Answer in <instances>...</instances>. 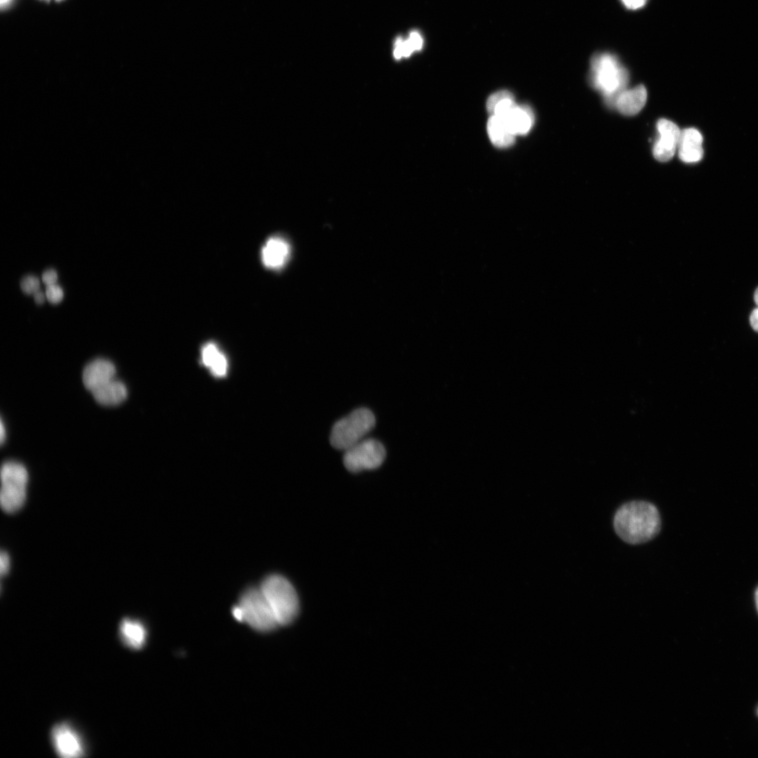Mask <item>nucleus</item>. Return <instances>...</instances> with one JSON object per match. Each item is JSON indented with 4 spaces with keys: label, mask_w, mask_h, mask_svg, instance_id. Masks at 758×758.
Here are the masks:
<instances>
[{
    "label": "nucleus",
    "mask_w": 758,
    "mask_h": 758,
    "mask_svg": "<svg viewBox=\"0 0 758 758\" xmlns=\"http://www.w3.org/2000/svg\"><path fill=\"white\" fill-rule=\"evenodd\" d=\"M617 535L632 544L646 543L657 536L661 528L658 509L651 503L636 500L628 502L618 508L613 518Z\"/></svg>",
    "instance_id": "nucleus-1"
},
{
    "label": "nucleus",
    "mask_w": 758,
    "mask_h": 758,
    "mask_svg": "<svg viewBox=\"0 0 758 758\" xmlns=\"http://www.w3.org/2000/svg\"><path fill=\"white\" fill-rule=\"evenodd\" d=\"M628 72L618 58L611 53L596 54L590 62L591 84L614 107L618 96L626 88Z\"/></svg>",
    "instance_id": "nucleus-2"
},
{
    "label": "nucleus",
    "mask_w": 758,
    "mask_h": 758,
    "mask_svg": "<svg viewBox=\"0 0 758 758\" xmlns=\"http://www.w3.org/2000/svg\"><path fill=\"white\" fill-rule=\"evenodd\" d=\"M267 601L279 626L291 623L297 616L299 601L291 583L274 574L265 578L259 586Z\"/></svg>",
    "instance_id": "nucleus-3"
},
{
    "label": "nucleus",
    "mask_w": 758,
    "mask_h": 758,
    "mask_svg": "<svg viewBox=\"0 0 758 758\" xmlns=\"http://www.w3.org/2000/svg\"><path fill=\"white\" fill-rule=\"evenodd\" d=\"M375 425V418L371 410L357 408L333 425L330 443L333 448L345 451L364 439Z\"/></svg>",
    "instance_id": "nucleus-4"
},
{
    "label": "nucleus",
    "mask_w": 758,
    "mask_h": 758,
    "mask_svg": "<svg viewBox=\"0 0 758 758\" xmlns=\"http://www.w3.org/2000/svg\"><path fill=\"white\" fill-rule=\"evenodd\" d=\"M28 477L26 467L20 463L7 461L2 465L0 503L4 511L13 513L24 505Z\"/></svg>",
    "instance_id": "nucleus-5"
},
{
    "label": "nucleus",
    "mask_w": 758,
    "mask_h": 758,
    "mask_svg": "<svg viewBox=\"0 0 758 758\" xmlns=\"http://www.w3.org/2000/svg\"><path fill=\"white\" fill-rule=\"evenodd\" d=\"M238 606L242 612L243 622L253 629L266 632L279 627L275 616L259 587L246 590L241 595Z\"/></svg>",
    "instance_id": "nucleus-6"
},
{
    "label": "nucleus",
    "mask_w": 758,
    "mask_h": 758,
    "mask_svg": "<svg viewBox=\"0 0 758 758\" xmlns=\"http://www.w3.org/2000/svg\"><path fill=\"white\" fill-rule=\"evenodd\" d=\"M344 451V465L352 472L376 469L386 456L384 446L374 439H364Z\"/></svg>",
    "instance_id": "nucleus-7"
},
{
    "label": "nucleus",
    "mask_w": 758,
    "mask_h": 758,
    "mask_svg": "<svg viewBox=\"0 0 758 758\" xmlns=\"http://www.w3.org/2000/svg\"><path fill=\"white\" fill-rule=\"evenodd\" d=\"M51 741L56 753L65 758L80 757L85 754L83 740L68 723L58 724L51 730Z\"/></svg>",
    "instance_id": "nucleus-8"
},
{
    "label": "nucleus",
    "mask_w": 758,
    "mask_h": 758,
    "mask_svg": "<svg viewBox=\"0 0 758 758\" xmlns=\"http://www.w3.org/2000/svg\"><path fill=\"white\" fill-rule=\"evenodd\" d=\"M659 136L656 141L653 154L660 162L670 160L678 148L681 130L674 122L661 119L657 123Z\"/></svg>",
    "instance_id": "nucleus-9"
},
{
    "label": "nucleus",
    "mask_w": 758,
    "mask_h": 758,
    "mask_svg": "<svg viewBox=\"0 0 758 758\" xmlns=\"http://www.w3.org/2000/svg\"><path fill=\"white\" fill-rule=\"evenodd\" d=\"M116 367L105 359H96L88 363L83 371V383L91 392L114 379Z\"/></svg>",
    "instance_id": "nucleus-10"
},
{
    "label": "nucleus",
    "mask_w": 758,
    "mask_h": 758,
    "mask_svg": "<svg viewBox=\"0 0 758 758\" xmlns=\"http://www.w3.org/2000/svg\"><path fill=\"white\" fill-rule=\"evenodd\" d=\"M291 247L284 238L274 236L269 238L261 250V259L264 265L271 270H279L287 262Z\"/></svg>",
    "instance_id": "nucleus-11"
},
{
    "label": "nucleus",
    "mask_w": 758,
    "mask_h": 758,
    "mask_svg": "<svg viewBox=\"0 0 758 758\" xmlns=\"http://www.w3.org/2000/svg\"><path fill=\"white\" fill-rule=\"evenodd\" d=\"M703 135L694 128L681 131L678 153L680 159L685 163H696L703 157Z\"/></svg>",
    "instance_id": "nucleus-12"
},
{
    "label": "nucleus",
    "mask_w": 758,
    "mask_h": 758,
    "mask_svg": "<svg viewBox=\"0 0 758 758\" xmlns=\"http://www.w3.org/2000/svg\"><path fill=\"white\" fill-rule=\"evenodd\" d=\"M496 117L500 118L515 135L528 133L534 122L531 109L528 106L518 105L517 103Z\"/></svg>",
    "instance_id": "nucleus-13"
},
{
    "label": "nucleus",
    "mask_w": 758,
    "mask_h": 758,
    "mask_svg": "<svg viewBox=\"0 0 758 758\" xmlns=\"http://www.w3.org/2000/svg\"><path fill=\"white\" fill-rule=\"evenodd\" d=\"M646 98V88L643 85H639L624 90L616 98L614 107L623 115L633 116L644 107Z\"/></svg>",
    "instance_id": "nucleus-14"
},
{
    "label": "nucleus",
    "mask_w": 758,
    "mask_h": 758,
    "mask_svg": "<svg viewBox=\"0 0 758 758\" xmlns=\"http://www.w3.org/2000/svg\"><path fill=\"white\" fill-rule=\"evenodd\" d=\"M95 399L102 405L113 406L121 403L126 397V385L115 378L91 391Z\"/></svg>",
    "instance_id": "nucleus-15"
},
{
    "label": "nucleus",
    "mask_w": 758,
    "mask_h": 758,
    "mask_svg": "<svg viewBox=\"0 0 758 758\" xmlns=\"http://www.w3.org/2000/svg\"><path fill=\"white\" fill-rule=\"evenodd\" d=\"M119 635L125 645L133 649H139L145 644L147 632L140 621L124 618L119 625Z\"/></svg>",
    "instance_id": "nucleus-16"
},
{
    "label": "nucleus",
    "mask_w": 758,
    "mask_h": 758,
    "mask_svg": "<svg viewBox=\"0 0 758 758\" xmlns=\"http://www.w3.org/2000/svg\"><path fill=\"white\" fill-rule=\"evenodd\" d=\"M487 131L490 140L498 147H507L514 142L516 135L500 118L495 115L491 114L488 120Z\"/></svg>",
    "instance_id": "nucleus-17"
},
{
    "label": "nucleus",
    "mask_w": 758,
    "mask_h": 758,
    "mask_svg": "<svg viewBox=\"0 0 758 758\" xmlns=\"http://www.w3.org/2000/svg\"><path fill=\"white\" fill-rule=\"evenodd\" d=\"M413 51H415V50L408 39H403L402 38L399 37L396 40L394 48V56L396 59H400L402 57H408Z\"/></svg>",
    "instance_id": "nucleus-18"
},
{
    "label": "nucleus",
    "mask_w": 758,
    "mask_h": 758,
    "mask_svg": "<svg viewBox=\"0 0 758 758\" xmlns=\"http://www.w3.org/2000/svg\"><path fill=\"white\" fill-rule=\"evenodd\" d=\"M220 352V351L214 343H208L206 344L203 347L201 351V359L203 364L210 368Z\"/></svg>",
    "instance_id": "nucleus-19"
},
{
    "label": "nucleus",
    "mask_w": 758,
    "mask_h": 758,
    "mask_svg": "<svg viewBox=\"0 0 758 758\" xmlns=\"http://www.w3.org/2000/svg\"><path fill=\"white\" fill-rule=\"evenodd\" d=\"M214 375L224 376L227 370V361L225 356L220 352L210 367Z\"/></svg>",
    "instance_id": "nucleus-20"
},
{
    "label": "nucleus",
    "mask_w": 758,
    "mask_h": 758,
    "mask_svg": "<svg viewBox=\"0 0 758 758\" xmlns=\"http://www.w3.org/2000/svg\"><path fill=\"white\" fill-rule=\"evenodd\" d=\"M40 283L38 278L32 275L25 277L20 281L22 291L27 294H34L39 290Z\"/></svg>",
    "instance_id": "nucleus-21"
},
{
    "label": "nucleus",
    "mask_w": 758,
    "mask_h": 758,
    "mask_svg": "<svg viewBox=\"0 0 758 758\" xmlns=\"http://www.w3.org/2000/svg\"><path fill=\"white\" fill-rule=\"evenodd\" d=\"M45 293L48 300L53 304L60 302L64 295L62 289L55 284L48 286Z\"/></svg>",
    "instance_id": "nucleus-22"
},
{
    "label": "nucleus",
    "mask_w": 758,
    "mask_h": 758,
    "mask_svg": "<svg viewBox=\"0 0 758 758\" xmlns=\"http://www.w3.org/2000/svg\"><path fill=\"white\" fill-rule=\"evenodd\" d=\"M11 568V559L6 552L1 551L0 554V573L3 576L7 574Z\"/></svg>",
    "instance_id": "nucleus-23"
},
{
    "label": "nucleus",
    "mask_w": 758,
    "mask_h": 758,
    "mask_svg": "<svg viewBox=\"0 0 758 758\" xmlns=\"http://www.w3.org/2000/svg\"><path fill=\"white\" fill-rule=\"evenodd\" d=\"M408 39L415 51H419L422 48L423 41L421 35L418 32H411Z\"/></svg>",
    "instance_id": "nucleus-24"
},
{
    "label": "nucleus",
    "mask_w": 758,
    "mask_h": 758,
    "mask_svg": "<svg viewBox=\"0 0 758 758\" xmlns=\"http://www.w3.org/2000/svg\"><path fill=\"white\" fill-rule=\"evenodd\" d=\"M57 279V272L53 269L47 270L42 274V281L47 286L55 284Z\"/></svg>",
    "instance_id": "nucleus-25"
},
{
    "label": "nucleus",
    "mask_w": 758,
    "mask_h": 758,
    "mask_svg": "<svg viewBox=\"0 0 758 758\" xmlns=\"http://www.w3.org/2000/svg\"><path fill=\"white\" fill-rule=\"evenodd\" d=\"M623 5L628 9L637 10L643 7L647 0H620Z\"/></svg>",
    "instance_id": "nucleus-26"
},
{
    "label": "nucleus",
    "mask_w": 758,
    "mask_h": 758,
    "mask_svg": "<svg viewBox=\"0 0 758 758\" xmlns=\"http://www.w3.org/2000/svg\"><path fill=\"white\" fill-rule=\"evenodd\" d=\"M750 323L752 328L758 332V307L752 312L750 316Z\"/></svg>",
    "instance_id": "nucleus-27"
},
{
    "label": "nucleus",
    "mask_w": 758,
    "mask_h": 758,
    "mask_svg": "<svg viewBox=\"0 0 758 758\" xmlns=\"http://www.w3.org/2000/svg\"><path fill=\"white\" fill-rule=\"evenodd\" d=\"M46 298V293L44 294L41 291L39 290L35 293H34V299L37 304H43L45 301Z\"/></svg>",
    "instance_id": "nucleus-28"
},
{
    "label": "nucleus",
    "mask_w": 758,
    "mask_h": 758,
    "mask_svg": "<svg viewBox=\"0 0 758 758\" xmlns=\"http://www.w3.org/2000/svg\"><path fill=\"white\" fill-rule=\"evenodd\" d=\"M5 439H6V428L4 427L3 420H1V425H0V440H1V443L3 444L4 441H5Z\"/></svg>",
    "instance_id": "nucleus-29"
},
{
    "label": "nucleus",
    "mask_w": 758,
    "mask_h": 758,
    "mask_svg": "<svg viewBox=\"0 0 758 758\" xmlns=\"http://www.w3.org/2000/svg\"><path fill=\"white\" fill-rule=\"evenodd\" d=\"M754 300L758 307V288L755 290L754 293Z\"/></svg>",
    "instance_id": "nucleus-30"
},
{
    "label": "nucleus",
    "mask_w": 758,
    "mask_h": 758,
    "mask_svg": "<svg viewBox=\"0 0 758 758\" xmlns=\"http://www.w3.org/2000/svg\"><path fill=\"white\" fill-rule=\"evenodd\" d=\"M755 602H756V606H757V611H758V588L757 589V590L755 592Z\"/></svg>",
    "instance_id": "nucleus-31"
},
{
    "label": "nucleus",
    "mask_w": 758,
    "mask_h": 758,
    "mask_svg": "<svg viewBox=\"0 0 758 758\" xmlns=\"http://www.w3.org/2000/svg\"><path fill=\"white\" fill-rule=\"evenodd\" d=\"M11 0H1V7L7 5Z\"/></svg>",
    "instance_id": "nucleus-32"
},
{
    "label": "nucleus",
    "mask_w": 758,
    "mask_h": 758,
    "mask_svg": "<svg viewBox=\"0 0 758 758\" xmlns=\"http://www.w3.org/2000/svg\"><path fill=\"white\" fill-rule=\"evenodd\" d=\"M757 715H758V709H757Z\"/></svg>",
    "instance_id": "nucleus-33"
}]
</instances>
